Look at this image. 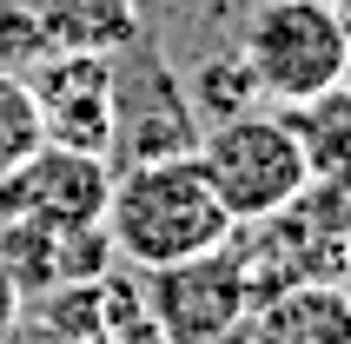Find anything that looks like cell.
I'll use <instances>...</instances> for the list:
<instances>
[{
    "label": "cell",
    "instance_id": "14",
    "mask_svg": "<svg viewBox=\"0 0 351 344\" xmlns=\"http://www.w3.org/2000/svg\"><path fill=\"white\" fill-rule=\"evenodd\" d=\"M325 7H338V14H351V0H325Z\"/></svg>",
    "mask_w": 351,
    "mask_h": 344
},
{
    "label": "cell",
    "instance_id": "10",
    "mask_svg": "<svg viewBox=\"0 0 351 344\" xmlns=\"http://www.w3.org/2000/svg\"><path fill=\"white\" fill-rule=\"evenodd\" d=\"M34 27L47 53H99L113 60L119 47L139 40V0H40Z\"/></svg>",
    "mask_w": 351,
    "mask_h": 344
},
{
    "label": "cell",
    "instance_id": "9",
    "mask_svg": "<svg viewBox=\"0 0 351 344\" xmlns=\"http://www.w3.org/2000/svg\"><path fill=\"white\" fill-rule=\"evenodd\" d=\"M285 119H292V133H298V153H305V179L318 192L351 199V79L298 99Z\"/></svg>",
    "mask_w": 351,
    "mask_h": 344
},
{
    "label": "cell",
    "instance_id": "12",
    "mask_svg": "<svg viewBox=\"0 0 351 344\" xmlns=\"http://www.w3.org/2000/svg\"><path fill=\"white\" fill-rule=\"evenodd\" d=\"M14 325H20V285H14V271L0 265V344L14 338Z\"/></svg>",
    "mask_w": 351,
    "mask_h": 344
},
{
    "label": "cell",
    "instance_id": "5",
    "mask_svg": "<svg viewBox=\"0 0 351 344\" xmlns=\"http://www.w3.org/2000/svg\"><path fill=\"white\" fill-rule=\"evenodd\" d=\"M27 79L47 146L113 159V60L99 53H47Z\"/></svg>",
    "mask_w": 351,
    "mask_h": 344
},
{
    "label": "cell",
    "instance_id": "11",
    "mask_svg": "<svg viewBox=\"0 0 351 344\" xmlns=\"http://www.w3.org/2000/svg\"><path fill=\"white\" fill-rule=\"evenodd\" d=\"M40 146H47V133H40L34 93H27V79L14 66H0V179H14Z\"/></svg>",
    "mask_w": 351,
    "mask_h": 344
},
{
    "label": "cell",
    "instance_id": "7",
    "mask_svg": "<svg viewBox=\"0 0 351 344\" xmlns=\"http://www.w3.org/2000/svg\"><path fill=\"white\" fill-rule=\"evenodd\" d=\"M139 60H146V106H139V119H113V146L126 166H139V159H179L199 146V119L193 106H186V93H179V79L159 66V53L139 40Z\"/></svg>",
    "mask_w": 351,
    "mask_h": 344
},
{
    "label": "cell",
    "instance_id": "3",
    "mask_svg": "<svg viewBox=\"0 0 351 344\" xmlns=\"http://www.w3.org/2000/svg\"><path fill=\"white\" fill-rule=\"evenodd\" d=\"M245 73H252V93L278 99V106H298V99L325 93L351 73V47H345V14L325 7V0H265L252 20H245Z\"/></svg>",
    "mask_w": 351,
    "mask_h": 344
},
{
    "label": "cell",
    "instance_id": "13",
    "mask_svg": "<svg viewBox=\"0 0 351 344\" xmlns=\"http://www.w3.org/2000/svg\"><path fill=\"white\" fill-rule=\"evenodd\" d=\"M338 291L351 298V232H345V245H338Z\"/></svg>",
    "mask_w": 351,
    "mask_h": 344
},
{
    "label": "cell",
    "instance_id": "6",
    "mask_svg": "<svg viewBox=\"0 0 351 344\" xmlns=\"http://www.w3.org/2000/svg\"><path fill=\"white\" fill-rule=\"evenodd\" d=\"M106 192H113V166L99 153L40 146L14 179H0V206L7 219H27L47 232H86L106 219Z\"/></svg>",
    "mask_w": 351,
    "mask_h": 344
},
{
    "label": "cell",
    "instance_id": "4",
    "mask_svg": "<svg viewBox=\"0 0 351 344\" xmlns=\"http://www.w3.org/2000/svg\"><path fill=\"white\" fill-rule=\"evenodd\" d=\"M153 318L173 344H219L226 331L245 318L252 305V265L245 251L219 245V251H199L186 265H166L153 271Z\"/></svg>",
    "mask_w": 351,
    "mask_h": 344
},
{
    "label": "cell",
    "instance_id": "8",
    "mask_svg": "<svg viewBox=\"0 0 351 344\" xmlns=\"http://www.w3.org/2000/svg\"><path fill=\"white\" fill-rule=\"evenodd\" d=\"M252 344H351V298L338 291V278L285 285L258 305Z\"/></svg>",
    "mask_w": 351,
    "mask_h": 344
},
{
    "label": "cell",
    "instance_id": "2",
    "mask_svg": "<svg viewBox=\"0 0 351 344\" xmlns=\"http://www.w3.org/2000/svg\"><path fill=\"white\" fill-rule=\"evenodd\" d=\"M199 172L213 179L219 206L232 225H265L272 212H285L298 192L312 186L305 179V153H298V133L285 113H226L213 119L193 146Z\"/></svg>",
    "mask_w": 351,
    "mask_h": 344
},
{
    "label": "cell",
    "instance_id": "1",
    "mask_svg": "<svg viewBox=\"0 0 351 344\" xmlns=\"http://www.w3.org/2000/svg\"><path fill=\"white\" fill-rule=\"evenodd\" d=\"M99 225H106L113 251L126 258V265H139V271L186 265V258H199V251L232 245V232H239L193 153L119 166Z\"/></svg>",
    "mask_w": 351,
    "mask_h": 344
}]
</instances>
